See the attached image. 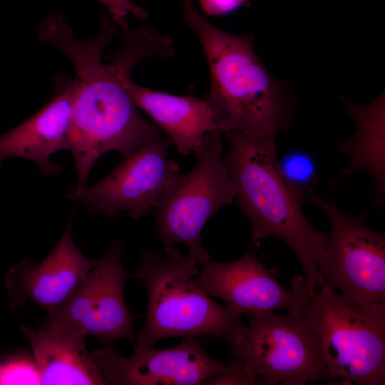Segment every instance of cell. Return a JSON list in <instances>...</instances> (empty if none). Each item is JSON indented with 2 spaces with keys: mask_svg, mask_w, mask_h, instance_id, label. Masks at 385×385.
Here are the masks:
<instances>
[{
  "mask_svg": "<svg viewBox=\"0 0 385 385\" xmlns=\"http://www.w3.org/2000/svg\"><path fill=\"white\" fill-rule=\"evenodd\" d=\"M183 8L207 59L210 90L205 98L217 130L257 139L289 128L295 100L285 83L273 76L258 58L253 35L232 34L215 27L189 0L183 2Z\"/></svg>",
  "mask_w": 385,
  "mask_h": 385,
  "instance_id": "obj_1",
  "label": "cell"
},
{
  "mask_svg": "<svg viewBox=\"0 0 385 385\" xmlns=\"http://www.w3.org/2000/svg\"><path fill=\"white\" fill-rule=\"evenodd\" d=\"M230 143L224 158L236 188L235 198L252 225V242L274 237L296 255L310 292L324 284L318 272L325 259L329 233L307 219L306 194L282 175L275 136L250 138L237 132L224 133Z\"/></svg>",
  "mask_w": 385,
  "mask_h": 385,
  "instance_id": "obj_2",
  "label": "cell"
},
{
  "mask_svg": "<svg viewBox=\"0 0 385 385\" xmlns=\"http://www.w3.org/2000/svg\"><path fill=\"white\" fill-rule=\"evenodd\" d=\"M160 251L143 250L135 277L147 292V313L134 349L154 347L176 337L207 336L225 340L230 348L242 339L247 325L242 314L213 301L192 277L200 273L190 255L176 245Z\"/></svg>",
  "mask_w": 385,
  "mask_h": 385,
  "instance_id": "obj_3",
  "label": "cell"
},
{
  "mask_svg": "<svg viewBox=\"0 0 385 385\" xmlns=\"http://www.w3.org/2000/svg\"><path fill=\"white\" fill-rule=\"evenodd\" d=\"M297 314L334 379L385 384V302L363 309L326 284L313 292L307 286Z\"/></svg>",
  "mask_w": 385,
  "mask_h": 385,
  "instance_id": "obj_4",
  "label": "cell"
},
{
  "mask_svg": "<svg viewBox=\"0 0 385 385\" xmlns=\"http://www.w3.org/2000/svg\"><path fill=\"white\" fill-rule=\"evenodd\" d=\"M222 135H206L196 165L178 175L154 208L155 230L164 248L182 244L197 265L210 261L201 242L206 222L235 199L236 188L222 158Z\"/></svg>",
  "mask_w": 385,
  "mask_h": 385,
  "instance_id": "obj_5",
  "label": "cell"
},
{
  "mask_svg": "<svg viewBox=\"0 0 385 385\" xmlns=\"http://www.w3.org/2000/svg\"><path fill=\"white\" fill-rule=\"evenodd\" d=\"M306 201L331 222L325 259L318 269L324 283L363 309L385 302V235L369 228L364 215L342 212L313 188L307 191Z\"/></svg>",
  "mask_w": 385,
  "mask_h": 385,
  "instance_id": "obj_6",
  "label": "cell"
},
{
  "mask_svg": "<svg viewBox=\"0 0 385 385\" xmlns=\"http://www.w3.org/2000/svg\"><path fill=\"white\" fill-rule=\"evenodd\" d=\"M241 341L230 356L242 358L267 385H304L334 379L322 359L314 339L297 314L250 312Z\"/></svg>",
  "mask_w": 385,
  "mask_h": 385,
  "instance_id": "obj_7",
  "label": "cell"
},
{
  "mask_svg": "<svg viewBox=\"0 0 385 385\" xmlns=\"http://www.w3.org/2000/svg\"><path fill=\"white\" fill-rule=\"evenodd\" d=\"M123 246L113 240L107 252L88 272L67 299L48 314L44 329H81L105 345L118 339L133 343V315L124 297L129 275L121 263Z\"/></svg>",
  "mask_w": 385,
  "mask_h": 385,
  "instance_id": "obj_8",
  "label": "cell"
},
{
  "mask_svg": "<svg viewBox=\"0 0 385 385\" xmlns=\"http://www.w3.org/2000/svg\"><path fill=\"white\" fill-rule=\"evenodd\" d=\"M172 144L163 133L123 158L96 184L64 197L81 202L92 214L113 217L125 212L133 219H140L154 210L180 174L177 163L168 158Z\"/></svg>",
  "mask_w": 385,
  "mask_h": 385,
  "instance_id": "obj_9",
  "label": "cell"
},
{
  "mask_svg": "<svg viewBox=\"0 0 385 385\" xmlns=\"http://www.w3.org/2000/svg\"><path fill=\"white\" fill-rule=\"evenodd\" d=\"M91 356L106 384L113 385L206 384L226 366L210 357L195 337H185L170 349H134L130 357L111 345Z\"/></svg>",
  "mask_w": 385,
  "mask_h": 385,
  "instance_id": "obj_10",
  "label": "cell"
},
{
  "mask_svg": "<svg viewBox=\"0 0 385 385\" xmlns=\"http://www.w3.org/2000/svg\"><path fill=\"white\" fill-rule=\"evenodd\" d=\"M195 280L208 296L221 299L242 315L278 309L297 314L307 287L304 277L297 275L291 289H286L251 250L230 262L210 260Z\"/></svg>",
  "mask_w": 385,
  "mask_h": 385,
  "instance_id": "obj_11",
  "label": "cell"
},
{
  "mask_svg": "<svg viewBox=\"0 0 385 385\" xmlns=\"http://www.w3.org/2000/svg\"><path fill=\"white\" fill-rule=\"evenodd\" d=\"M110 63L135 106L175 144L181 155L202 148L206 135L219 131L214 112L205 97L180 96L155 91L135 83L130 73L140 62L131 51L121 48L111 56Z\"/></svg>",
  "mask_w": 385,
  "mask_h": 385,
  "instance_id": "obj_12",
  "label": "cell"
},
{
  "mask_svg": "<svg viewBox=\"0 0 385 385\" xmlns=\"http://www.w3.org/2000/svg\"><path fill=\"white\" fill-rule=\"evenodd\" d=\"M95 262L75 245L71 215L63 235L41 262L35 265L26 258L8 270L4 283L9 307L16 308L31 302L48 314L52 313L83 280Z\"/></svg>",
  "mask_w": 385,
  "mask_h": 385,
  "instance_id": "obj_13",
  "label": "cell"
},
{
  "mask_svg": "<svg viewBox=\"0 0 385 385\" xmlns=\"http://www.w3.org/2000/svg\"><path fill=\"white\" fill-rule=\"evenodd\" d=\"M72 81L65 74L57 76L51 101L24 122L0 135V168L6 159L21 158L35 163L43 176L61 173V166L51 157L69 149Z\"/></svg>",
  "mask_w": 385,
  "mask_h": 385,
  "instance_id": "obj_14",
  "label": "cell"
},
{
  "mask_svg": "<svg viewBox=\"0 0 385 385\" xmlns=\"http://www.w3.org/2000/svg\"><path fill=\"white\" fill-rule=\"evenodd\" d=\"M40 374V384H106L81 329H34L21 324Z\"/></svg>",
  "mask_w": 385,
  "mask_h": 385,
  "instance_id": "obj_15",
  "label": "cell"
},
{
  "mask_svg": "<svg viewBox=\"0 0 385 385\" xmlns=\"http://www.w3.org/2000/svg\"><path fill=\"white\" fill-rule=\"evenodd\" d=\"M346 111L356 124L355 134L338 145V152L348 158L344 171L329 185L335 188L342 180L356 171L371 175L376 188V205L385 200L384 95L361 105L344 100Z\"/></svg>",
  "mask_w": 385,
  "mask_h": 385,
  "instance_id": "obj_16",
  "label": "cell"
},
{
  "mask_svg": "<svg viewBox=\"0 0 385 385\" xmlns=\"http://www.w3.org/2000/svg\"><path fill=\"white\" fill-rule=\"evenodd\" d=\"M279 165L286 180L305 194L317 180L314 160L305 153H289L279 160Z\"/></svg>",
  "mask_w": 385,
  "mask_h": 385,
  "instance_id": "obj_17",
  "label": "cell"
},
{
  "mask_svg": "<svg viewBox=\"0 0 385 385\" xmlns=\"http://www.w3.org/2000/svg\"><path fill=\"white\" fill-rule=\"evenodd\" d=\"M0 384H40V374L34 358L15 356L1 361Z\"/></svg>",
  "mask_w": 385,
  "mask_h": 385,
  "instance_id": "obj_18",
  "label": "cell"
},
{
  "mask_svg": "<svg viewBox=\"0 0 385 385\" xmlns=\"http://www.w3.org/2000/svg\"><path fill=\"white\" fill-rule=\"evenodd\" d=\"M260 379L240 357L231 356L223 372L209 380L206 384L255 385Z\"/></svg>",
  "mask_w": 385,
  "mask_h": 385,
  "instance_id": "obj_19",
  "label": "cell"
},
{
  "mask_svg": "<svg viewBox=\"0 0 385 385\" xmlns=\"http://www.w3.org/2000/svg\"><path fill=\"white\" fill-rule=\"evenodd\" d=\"M104 5L112 16V20L121 29H128L127 18L132 14L144 19L147 13L131 0H96Z\"/></svg>",
  "mask_w": 385,
  "mask_h": 385,
  "instance_id": "obj_20",
  "label": "cell"
},
{
  "mask_svg": "<svg viewBox=\"0 0 385 385\" xmlns=\"http://www.w3.org/2000/svg\"><path fill=\"white\" fill-rule=\"evenodd\" d=\"M205 13L210 16H222L233 12L250 0H197Z\"/></svg>",
  "mask_w": 385,
  "mask_h": 385,
  "instance_id": "obj_21",
  "label": "cell"
}]
</instances>
